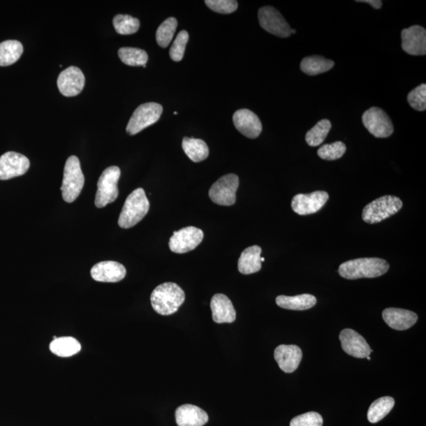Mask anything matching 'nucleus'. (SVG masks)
I'll list each match as a JSON object with an SVG mask.
<instances>
[{
  "instance_id": "33",
  "label": "nucleus",
  "mask_w": 426,
  "mask_h": 426,
  "mask_svg": "<svg viewBox=\"0 0 426 426\" xmlns=\"http://www.w3.org/2000/svg\"><path fill=\"white\" fill-rule=\"evenodd\" d=\"M115 31L120 35H131L138 31L140 22L131 15H118L113 18Z\"/></svg>"
},
{
  "instance_id": "12",
  "label": "nucleus",
  "mask_w": 426,
  "mask_h": 426,
  "mask_svg": "<svg viewBox=\"0 0 426 426\" xmlns=\"http://www.w3.org/2000/svg\"><path fill=\"white\" fill-rule=\"evenodd\" d=\"M330 196L325 191L297 194L292 199V210L298 215L306 216L318 212L328 202Z\"/></svg>"
},
{
  "instance_id": "7",
  "label": "nucleus",
  "mask_w": 426,
  "mask_h": 426,
  "mask_svg": "<svg viewBox=\"0 0 426 426\" xmlns=\"http://www.w3.org/2000/svg\"><path fill=\"white\" fill-rule=\"evenodd\" d=\"M163 107L157 103H145L140 105L126 126V132L130 135H137L145 128L156 123L161 117Z\"/></svg>"
},
{
  "instance_id": "30",
  "label": "nucleus",
  "mask_w": 426,
  "mask_h": 426,
  "mask_svg": "<svg viewBox=\"0 0 426 426\" xmlns=\"http://www.w3.org/2000/svg\"><path fill=\"white\" fill-rule=\"evenodd\" d=\"M118 54L122 62L131 66L146 68L149 59L147 52L136 47H121Z\"/></svg>"
},
{
  "instance_id": "3",
  "label": "nucleus",
  "mask_w": 426,
  "mask_h": 426,
  "mask_svg": "<svg viewBox=\"0 0 426 426\" xmlns=\"http://www.w3.org/2000/svg\"><path fill=\"white\" fill-rule=\"evenodd\" d=\"M149 202L142 188L133 191L127 197L120 213L118 223L124 229L135 226L147 214Z\"/></svg>"
},
{
  "instance_id": "31",
  "label": "nucleus",
  "mask_w": 426,
  "mask_h": 426,
  "mask_svg": "<svg viewBox=\"0 0 426 426\" xmlns=\"http://www.w3.org/2000/svg\"><path fill=\"white\" fill-rule=\"evenodd\" d=\"M332 128L331 122L322 119L310 129L306 135V141L311 147H316L324 142Z\"/></svg>"
},
{
  "instance_id": "34",
  "label": "nucleus",
  "mask_w": 426,
  "mask_h": 426,
  "mask_svg": "<svg viewBox=\"0 0 426 426\" xmlns=\"http://www.w3.org/2000/svg\"><path fill=\"white\" fill-rule=\"evenodd\" d=\"M346 147L342 142L322 145L318 150V155L325 161H336L346 153Z\"/></svg>"
},
{
  "instance_id": "6",
  "label": "nucleus",
  "mask_w": 426,
  "mask_h": 426,
  "mask_svg": "<svg viewBox=\"0 0 426 426\" xmlns=\"http://www.w3.org/2000/svg\"><path fill=\"white\" fill-rule=\"evenodd\" d=\"M121 175V170L117 166H112L103 170L97 182V191L95 198V205L97 208H103L111 204L119 196L118 182Z\"/></svg>"
},
{
  "instance_id": "39",
  "label": "nucleus",
  "mask_w": 426,
  "mask_h": 426,
  "mask_svg": "<svg viewBox=\"0 0 426 426\" xmlns=\"http://www.w3.org/2000/svg\"><path fill=\"white\" fill-rule=\"evenodd\" d=\"M358 3H366L372 6L376 10H379L382 7L383 2L381 0H358Z\"/></svg>"
},
{
  "instance_id": "8",
  "label": "nucleus",
  "mask_w": 426,
  "mask_h": 426,
  "mask_svg": "<svg viewBox=\"0 0 426 426\" xmlns=\"http://www.w3.org/2000/svg\"><path fill=\"white\" fill-rule=\"evenodd\" d=\"M240 186V179L235 174L223 175L213 184L210 190L212 203L223 206L233 205L236 202V192Z\"/></svg>"
},
{
  "instance_id": "17",
  "label": "nucleus",
  "mask_w": 426,
  "mask_h": 426,
  "mask_svg": "<svg viewBox=\"0 0 426 426\" xmlns=\"http://www.w3.org/2000/svg\"><path fill=\"white\" fill-rule=\"evenodd\" d=\"M90 272L94 281L103 283H117L126 275V267L112 260L101 261L96 264Z\"/></svg>"
},
{
  "instance_id": "28",
  "label": "nucleus",
  "mask_w": 426,
  "mask_h": 426,
  "mask_svg": "<svg viewBox=\"0 0 426 426\" xmlns=\"http://www.w3.org/2000/svg\"><path fill=\"white\" fill-rule=\"evenodd\" d=\"M50 350L54 355L59 357H71L81 351V344L73 337L54 339L50 344Z\"/></svg>"
},
{
  "instance_id": "10",
  "label": "nucleus",
  "mask_w": 426,
  "mask_h": 426,
  "mask_svg": "<svg viewBox=\"0 0 426 426\" xmlns=\"http://www.w3.org/2000/svg\"><path fill=\"white\" fill-rule=\"evenodd\" d=\"M258 20L260 27L267 33L282 38L291 35V29L281 12L270 6L259 10Z\"/></svg>"
},
{
  "instance_id": "22",
  "label": "nucleus",
  "mask_w": 426,
  "mask_h": 426,
  "mask_svg": "<svg viewBox=\"0 0 426 426\" xmlns=\"http://www.w3.org/2000/svg\"><path fill=\"white\" fill-rule=\"evenodd\" d=\"M175 420L178 426H203L209 422V416L200 407L185 404L176 409Z\"/></svg>"
},
{
  "instance_id": "32",
  "label": "nucleus",
  "mask_w": 426,
  "mask_h": 426,
  "mask_svg": "<svg viewBox=\"0 0 426 426\" xmlns=\"http://www.w3.org/2000/svg\"><path fill=\"white\" fill-rule=\"evenodd\" d=\"M178 22L175 17H169L162 22L156 33L157 44L161 47H167L174 38Z\"/></svg>"
},
{
  "instance_id": "9",
  "label": "nucleus",
  "mask_w": 426,
  "mask_h": 426,
  "mask_svg": "<svg viewBox=\"0 0 426 426\" xmlns=\"http://www.w3.org/2000/svg\"><path fill=\"white\" fill-rule=\"evenodd\" d=\"M362 123L367 130L375 138L390 137L394 126L390 117L381 108L373 107L362 115Z\"/></svg>"
},
{
  "instance_id": "35",
  "label": "nucleus",
  "mask_w": 426,
  "mask_h": 426,
  "mask_svg": "<svg viewBox=\"0 0 426 426\" xmlns=\"http://www.w3.org/2000/svg\"><path fill=\"white\" fill-rule=\"evenodd\" d=\"M188 41L189 34L186 30H182V31L176 36L169 52L170 57L172 58L175 62H179V61L184 59Z\"/></svg>"
},
{
  "instance_id": "38",
  "label": "nucleus",
  "mask_w": 426,
  "mask_h": 426,
  "mask_svg": "<svg viewBox=\"0 0 426 426\" xmlns=\"http://www.w3.org/2000/svg\"><path fill=\"white\" fill-rule=\"evenodd\" d=\"M323 418L320 413L308 412L291 420L290 426H322Z\"/></svg>"
},
{
  "instance_id": "14",
  "label": "nucleus",
  "mask_w": 426,
  "mask_h": 426,
  "mask_svg": "<svg viewBox=\"0 0 426 426\" xmlns=\"http://www.w3.org/2000/svg\"><path fill=\"white\" fill-rule=\"evenodd\" d=\"M85 78L81 69L70 66L60 73L57 85L59 92L65 96H75L84 89Z\"/></svg>"
},
{
  "instance_id": "1",
  "label": "nucleus",
  "mask_w": 426,
  "mask_h": 426,
  "mask_svg": "<svg viewBox=\"0 0 426 426\" xmlns=\"http://www.w3.org/2000/svg\"><path fill=\"white\" fill-rule=\"evenodd\" d=\"M388 270L389 264L385 260L365 258L346 261L339 266V273L344 279H358L379 277Z\"/></svg>"
},
{
  "instance_id": "20",
  "label": "nucleus",
  "mask_w": 426,
  "mask_h": 426,
  "mask_svg": "<svg viewBox=\"0 0 426 426\" xmlns=\"http://www.w3.org/2000/svg\"><path fill=\"white\" fill-rule=\"evenodd\" d=\"M383 319L393 330L404 331L409 330L418 321V315L410 310L388 308L383 311Z\"/></svg>"
},
{
  "instance_id": "18",
  "label": "nucleus",
  "mask_w": 426,
  "mask_h": 426,
  "mask_svg": "<svg viewBox=\"0 0 426 426\" xmlns=\"http://www.w3.org/2000/svg\"><path fill=\"white\" fill-rule=\"evenodd\" d=\"M233 122L236 129L247 138H257L263 131V124L258 115L248 109L236 111Z\"/></svg>"
},
{
  "instance_id": "4",
  "label": "nucleus",
  "mask_w": 426,
  "mask_h": 426,
  "mask_svg": "<svg viewBox=\"0 0 426 426\" xmlns=\"http://www.w3.org/2000/svg\"><path fill=\"white\" fill-rule=\"evenodd\" d=\"M85 177L80 161L75 156L66 160L64 167L63 184L61 186L63 198L66 203H74L82 191Z\"/></svg>"
},
{
  "instance_id": "16",
  "label": "nucleus",
  "mask_w": 426,
  "mask_h": 426,
  "mask_svg": "<svg viewBox=\"0 0 426 426\" xmlns=\"http://www.w3.org/2000/svg\"><path fill=\"white\" fill-rule=\"evenodd\" d=\"M339 339L343 350L351 356L365 358L373 352L367 340L360 334L350 328H346L340 332Z\"/></svg>"
},
{
  "instance_id": "40",
  "label": "nucleus",
  "mask_w": 426,
  "mask_h": 426,
  "mask_svg": "<svg viewBox=\"0 0 426 426\" xmlns=\"http://www.w3.org/2000/svg\"><path fill=\"white\" fill-rule=\"evenodd\" d=\"M296 33V30L295 29H291V34H295Z\"/></svg>"
},
{
  "instance_id": "27",
  "label": "nucleus",
  "mask_w": 426,
  "mask_h": 426,
  "mask_svg": "<svg viewBox=\"0 0 426 426\" xmlns=\"http://www.w3.org/2000/svg\"><path fill=\"white\" fill-rule=\"evenodd\" d=\"M22 43L17 41H6L0 43V66L14 64L23 53Z\"/></svg>"
},
{
  "instance_id": "26",
  "label": "nucleus",
  "mask_w": 426,
  "mask_h": 426,
  "mask_svg": "<svg viewBox=\"0 0 426 426\" xmlns=\"http://www.w3.org/2000/svg\"><path fill=\"white\" fill-rule=\"evenodd\" d=\"M334 66L335 63L331 59L320 56H312L304 58L300 68L306 75L314 76L330 71Z\"/></svg>"
},
{
  "instance_id": "41",
  "label": "nucleus",
  "mask_w": 426,
  "mask_h": 426,
  "mask_svg": "<svg viewBox=\"0 0 426 426\" xmlns=\"http://www.w3.org/2000/svg\"><path fill=\"white\" fill-rule=\"evenodd\" d=\"M265 259L264 258H260V261H261V263H263V261H265Z\"/></svg>"
},
{
  "instance_id": "42",
  "label": "nucleus",
  "mask_w": 426,
  "mask_h": 426,
  "mask_svg": "<svg viewBox=\"0 0 426 426\" xmlns=\"http://www.w3.org/2000/svg\"><path fill=\"white\" fill-rule=\"evenodd\" d=\"M367 358L368 359V360H370V357L369 356H368Z\"/></svg>"
},
{
  "instance_id": "11",
  "label": "nucleus",
  "mask_w": 426,
  "mask_h": 426,
  "mask_svg": "<svg viewBox=\"0 0 426 426\" xmlns=\"http://www.w3.org/2000/svg\"><path fill=\"white\" fill-rule=\"evenodd\" d=\"M204 238L203 231L196 227H187L175 231L170 239L169 247L175 254H185L196 249Z\"/></svg>"
},
{
  "instance_id": "5",
  "label": "nucleus",
  "mask_w": 426,
  "mask_h": 426,
  "mask_svg": "<svg viewBox=\"0 0 426 426\" xmlns=\"http://www.w3.org/2000/svg\"><path fill=\"white\" fill-rule=\"evenodd\" d=\"M403 207L402 200L395 196H386L374 200L362 212V220L369 224L380 223L397 213Z\"/></svg>"
},
{
  "instance_id": "25",
  "label": "nucleus",
  "mask_w": 426,
  "mask_h": 426,
  "mask_svg": "<svg viewBox=\"0 0 426 426\" xmlns=\"http://www.w3.org/2000/svg\"><path fill=\"white\" fill-rule=\"evenodd\" d=\"M182 149L186 156L196 163L205 161L210 155L208 145L200 139L184 138L182 140Z\"/></svg>"
},
{
  "instance_id": "23",
  "label": "nucleus",
  "mask_w": 426,
  "mask_h": 426,
  "mask_svg": "<svg viewBox=\"0 0 426 426\" xmlns=\"http://www.w3.org/2000/svg\"><path fill=\"white\" fill-rule=\"evenodd\" d=\"M261 248L258 246L248 247L242 251L238 261V269L242 274L249 275L261 269Z\"/></svg>"
},
{
  "instance_id": "36",
  "label": "nucleus",
  "mask_w": 426,
  "mask_h": 426,
  "mask_svg": "<svg viewBox=\"0 0 426 426\" xmlns=\"http://www.w3.org/2000/svg\"><path fill=\"white\" fill-rule=\"evenodd\" d=\"M407 101L415 110L425 111L426 109V85H420L419 87L411 91L407 96Z\"/></svg>"
},
{
  "instance_id": "19",
  "label": "nucleus",
  "mask_w": 426,
  "mask_h": 426,
  "mask_svg": "<svg viewBox=\"0 0 426 426\" xmlns=\"http://www.w3.org/2000/svg\"><path fill=\"white\" fill-rule=\"evenodd\" d=\"M274 358L284 373L291 374L300 366L302 351L296 345H279L274 352Z\"/></svg>"
},
{
  "instance_id": "13",
  "label": "nucleus",
  "mask_w": 426,
  "mask_h": 426,
  "mask_svg": "<svg viewBox=\"0 0 426 426\" xmlns=\"http://www.w3.org/2000/svg\"><path fill=\"white\" fill-rule=\"evenodd\" d=\"M30 166L28 158L15 152L0 156V180H8L25 175Z\"/></svg>"
},
{
  "instance_id": "43",
  "label": "nucleus",
  "mask_w": 426,
  "mask_h": 426,
  "mask_svg": "<svg viewBox=\"0 0 426 426\" xmlns=\"http://www.w3.org/2000/svg\"><path fill=\"white\" fill-rule=\"evenodd\" d=\"M177 114H178V113H177V112H174V115H177Z\"/></svg>"
},
{
  "instance_id": "29",
  "label": "nucleus",
  "mask_w": 426,
  "mask_h": 426,
  "mask_svg": "<svg viewBox=\"0 0 426 426\" xmlns=\"http://www.w3.org/2000/svg\"><path fill=\"white\" fill-rule=\"evenodd\" d=\"M394 405L395 400L392 397H385L376 399L371 404L368 411L369 422L371 423H379L390 413Z\"/></svg>"
},
{
  "instance_id": "37",
  "label": "nucleus",
  "mask_w": 426,
  "mask_h": 426,
  "mask_svg": "<svg viewBox=\"0 0 426 426\" xmlns=\"http://www.w3.org/2000/svg\"><path fill=\"white\" fill-rule=\"evenodd\" d=\"M205 3L212 11L220 14H231L238 8L235 0H206Z\"/></svg>"
},
{
  "instance_id": "2",
  "label": "nucleus",
  "mask_w": 426,
  "mask_h": 426,
  "mask_svg": "<svg viewBox=\"0 0 426 426\" xmlns=\"http://www.w3.org/2000/svg\"><path fill=\"white\" fill-rule=\"evenodd\" d=\"M185 298V292L178 284L164 283L158 286L152 293V307L157 314L172 315L178 311Z\"/></svg>"
},
{
  "instance_id": "24",
  "label": "nucleus",
  "mask_w": 426,
  "mask_h": 426,
  "mask_svg": "<svg viewBox=\"0 0 426 426\" xmlns=\"http://www.w3.org/2000/svg\"><path fill=\"white\" fill-rule=\"evenodd\" d=\"M276 302L279 307L290 310H307L311 309L316 304V298L309 294L297 296L279 295Z\"/></svg>"
},
{
  "instance_id": "15",
  "label": "nucleus",
  "mask_w": 426,
  "mask_h": 426,
  "mask_svg": "<svg viewBox=\"0 0 426 426\" xmlns=\"http://www.w3.org/2000/svg\"><path fill=\"white\" fill-rule=\"evenodd\" d=\"M402 48L411 56H425L426 30L420 26L403 29L401 33Z\"/></svg>"
},
{
  "instance_id": "21",
  "label": "nucleus",
  "mask_w": 426,
  "mask_h": 426,
  "mask_svg": "<svg viewBox=\"0 0 426 426\" xmlns=\"http://www.w3.org/2000/svg\"><path fill=\"white\" fill-rule=\"evenodd\" d=\"M211 309L212 319L217 324L233 323L236 319V311L229 298L223 294H216L212 298Z\"/></svg>"
}]
</instances>
